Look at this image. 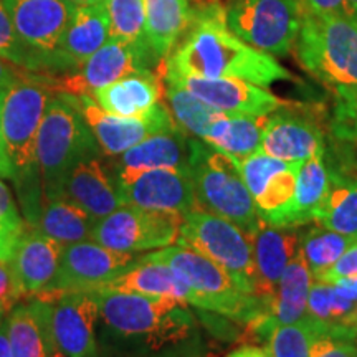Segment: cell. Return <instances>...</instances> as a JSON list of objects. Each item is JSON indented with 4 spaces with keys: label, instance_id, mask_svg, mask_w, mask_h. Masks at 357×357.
I'll return each mask as SVG.
<instances>
[{
    "label": "cell",
    "instance_id": "53",
    "mask_svg": "<svg viewBox=\"0 0 357 357\" xmlns=\"http://www.w3.org/2000/svg\"><path fill=\"white\" fill-rule=\"evenodd\" d=\"M68 2H71L77 7H83V6H95V3L106 2V0H68Z\"/></svg>",
    "mask_w": 357,
    "mask_h": 357
},
{
    "label": "cell",
    "instance_id": "47",
    "mask_svg": "<svg viewBox=\"0 0 357 357\" xmlns=\"http://www.w3.org/2000/svg\"><path fill=\"white\" fill-rule=\"evenodd\" d=\"M303 7L318 13H347L346 0H300Z\"/></svg>",
    "mask_w": 357,
    "mask_h": 357
},
{
    "label": "cell",
    "instance_id": "12",
    "mask_svg": "<svg viewBox=\"0 0 357 357\" xmlns=\"http://www.w3.org/2000/svg\"><path fill=\"white\" fill-rule=\"evenodd\" d=\"M139 257L106 248L93 240L65 245L55 278L40 294L98 291L128 271Z\"/></svg>",
    "mask_w": 357,
    "mask_h": 357
},
{
    "label": "cell",
    "instance_id": "56",
    "mask_svg": "<svg viewBox=\"0 0 357 357\" xmlns=\"http://www.w3.org/2000/svg\"><path fill=\"white\" fill-rule=\"evenodd\" d=\"M351 328H352V331L357 334V307L354 311V316H352V319H351Z\"/></svg>",
    "mask_w": 357,
    "mask_h": 357
},
{
    "label": "cell",
    "instance_id": "50",
    "mask_svg": "<svg viewBox=\"0 0 357 357\" xmlns=\"http://www.w3.org/2000/svg\"><path fill=\"white\" fill-rule=\"evenodd\" d=\"M0 95H2V89H0ZM13 176V169H12V162L8 159L6 144H3L2 139V132H0V178H10L12 181Z\"/></svg>",
    "mask_w": 357,
    "mask_h": 357
},
{
    "label": "cell",
    "instance_id": "10",
    "mask_svg": "<svg viewBox=\"0 0 357 357\" xmlns=\"http://www.w3.org/2000/svg\"><path fill=\"white\" fill-rule=\"evenodd\" d=\"M184 215L121 205L96 222L93 242L124 253H149L177 242Z\"/></svg>",
    "mask_w": 357,
    "mask_h": 357
},
{
    "label": "cell",
    "instance_id": "21",
    "mask_svg": "<svg viewBox=\"0 0 357 357\" xmlns=\"http://www.w3.org/2000/svg\"><path fill=\"white\" fill-rule=\"evenodd\" d=\"M300 227H276L263 223L261 229L252 236L253 261H255L257 298L265 311L273 300L276 287L301 247Z\"/></svg>",
    "mask_w": 357,
    "mask_h": 357
},
{
    "label": "cell",
    "instance_id": "39",
    "mask_svg": "<svg viewBox=\"0 0 357 357\" xmlns=\"http://www.w3.org/2000/svg\"><path fill=\"white\" fill-rule=\"evenodd\" d=\"M0 58L35 73H48L43 58L26 48L17 35L3 0H0Z\"/></svg>",
    "mask_w": 357,
    "mask_h": 357
},
{
    "label": "cell",
    "instance_id": "48",
    "mask_svg": "<svg viewBox=\"0 0 357 357\" xmlns=\"http://www.w3.org/2000/svg\"><path fill=\"white\" fill-rule=\"evenodd\" d=\"M43 300V298H42ZM47 301V300H45ZM43 357H66L60 347L56 346L55 339L50 331V301H47V314H45V356Z\"/></svg>",
    "mask_w": 357,
    "mask_h": 357
},
{
    "label": "cell",
    "instance_id": "44",
    "mask_svg": "<svg viewBox=\"0 0 357 357\" xmlns=\"http://www.w3.org/2000/svg\"><path fill=\"white\" fill-rule=\"evenodd\" d=\"M349 278H357V238L352 240V243L346 248L341 258L326 273L318 276L316 280L326 281V283H334V281Z\"/></svg>",
    "mask_w": 357,
    "mask_h": 357
},
{
    "label": "cell",
    "instance_id": "24",
    "mask_svg": "<svg viewBox=\"0 0 357 357\" xmlns=\"http://www.w3.org/2000/svg\"><path fill=\"white\" fill-rule=\"evenodd\" d=\"M63 245L26 227L20 235L10 265L26 296H37L55 278Z\"/></svg>",
    "mask_w": 357,
    "mask_h": 357
},
{
    "label": "cell",
    "instance_id": "28",
    "mask_svg": "<svg viewBox=\"0 0 357 357\" xmlns=\"http://www.w3.org/2000/svg\"><path fill=\"white\" fill-rule=\"evenodd\" d=\"M160 82L153 71L128 75L93 95L100 108L116 116H144L159 102Z\"/></svg>",
    "mask_w": 357,
    "mask_h": 357
},
{
    "label": "cell",
    "instance_id": "45",
    "mask_svg": "<svg viewBox=\"0 0 357 357\" xmlns=\"http://www.w3.org/2000/svg\"><path fill=\"white\" fill-rule=\"evenodd\" d=\"M30 73H32V71L22 68V66L12 63V61H7L3 60V58H0V89L12 86L13 83L20 82V79L29 77Z\"/></svg>",
    "mask_w": 357,
    "mask_h": 357
},
{
    "label": "cell",
    "instance_id": "30",
    "mask_svg": "<svg viewBox=\"0 0 357 357\" xmlns=\"http://www.w3.org/2000/svg\"><path fill=\"white\" fill-rule=\"evenodd\" d=\"M266 116L222 113L208 128L204 139L208 146L242 160L260 151Z\"/></svg>",
    "mask_w": 357,
    "mask_h": 357
},
{
    "label": "cell",
    "instance_id": "54",
    "mask_svg": "<svg viewBox=\"0 0 357 357\" xmlns=\"http://www.w3.org/2000/svg\"><path fill=\"white\" fill-rule=\"evenodd\" d=\"M347 13L357 20V0H346Z\"/></svg>",
    "mask_w": 357,
    "mask_h": 357
},
{
    "label": "cell",
    "instance_id": "15",
    "mask_svg": "<svg viewBox=\"0 0 357 357\" xmlns=\"http://www.w3.org/2000/svg\"><path fill=\"white\" fill-rule=\"evenodd\" d=\"M77 98L84 119L106 158L126 153L146 137L176 126L171 113L160 102L144 116H116L100 108L93 98Z\"/></svg>",
    "mask_w": 357,
    "mask_h": 357
},
{
    "label": "cell",
    "instance_id": "27",
    "mask_svg": "<svg viewBox=\"0 0 357 357\" xmlns=\"http://www.w3.org/2000/svg\"><path fill=\"white\" fill-rule=\"evenodd\" d=\"M194 17L189 0H146V42L159 61L176 48Z\"/></svg>",
    "mask_w": 357,
    "mask_h": 357
},
{
    "label": "cell",
    "instance_id": "18",
    "mask_svg": "<svg viewBox=\"0 0 357 357\" xmlns=\"http://www.w3.org/2000/svg\"><path fill=\"white\" fill-rule=\"evenodd\" d=\"M116 177L126 205H136L151 211L176 212L182 215L197 207L189 171L149 169Z\"/></svg>",
    "mask_w": 357,
    "mask_h": 357
},
{
    "label": "cell",
    "instance_id": "16",
    "mask_svg": "<svg viewBox=\"0 0 357 357\" xmlns=\"http://www.w3.org/2000/svg\"><path fill=\"white\" fill-rule=\"evenodd\" d=\"M162 78H169L189 89L192 95L207 102L208 106L227 114L268 116L273 111L289 105L266 88L258 86L245 79L234 78H197L182 77L169 70L159 68Z\"/></svg>",
    "mask_w": 357,
    "mask_h": 357
},
{
    "label": "cell",
    "instance_id": "4",
    "mask_svg": "<svg viewBox=\"0 0 357 357\" xmlns=\"http://www.w3.org/2000/svg\"><path fill=\"white\" fill-rule=\"evenodd\" d=\"M105 155L78 105V98L56 91L48 102L37 137V164L43 204L63 197L65 182L82 160Z\"/></svg>",
    "mask_w": 357,
    "mask_h": 357
},
{
    "label": "cell",
    "instance_id": "8",
    "mask_svg": "<svg viewBox=\"0 0 357 357\" xmlns=\"http://www.w3.org/2000/svg\"><path fill=\"white\" fill-rule=\"evenodd\" d=\"M176 243L208 258L223 268L245 293L257 296L252 238L235 223L197 205L184 215Z\"/></svg>",
    "mask_w": 357,
    "mask_h": 357
},
{
    "label": "cell",
    "instance_id": "35",
    "mask_svg": "<svg viewBox=\"0 0 357 357\" xmlns=\"http://www.w3.org/2000/svg\"><path fill=\"white\" fill-rule=\"evenodd\" d=\"M329 184V167L324 155H316L296 164V197H294L291 227H305L314 222Z\"/></svg>",
    "mask_w": 357,
    "mask_h": 357
},
{
    "label": "cell",
    "instance_id": "41",
    "mask_svg": "<svg viewBox=\"0 0 357 357\" xmlns=\"http://www.w3.org/2000/svg\"><path fill=\"white\" fill-rule=\"evenodd\" d=\"M310 357H357L354 339L319 329L312 339Z\"/></svg>",
    "mask_w": 357,
    "mask_h": 357
},
{
    "label": "cell",
    "instance_id": "52",
    "mask_svg": "<svg viewBox=\"0 0 357 357\" xmlns=\"http://www.w3.org/2000/svg\"><path fill=\"white\" fill-rule=\"evenodd\" d=\"M0 357H13L12 347H10V341H8L7 323H6V321H3V323L0 324Z\"/></svg>",
    "mask_w": 357,
    "mask_h": 357
},
{
    "label": "cell",
    "instance_id": "9",
    "mask_svg": "<svg viewBox=\"0 0 357 357\" xmlns=\"http://www.w3.org/2000/svg\"><path fill=\"white\" fill-rule=\"evenodd\" d=\"M300 0H231L227 26L245 43L271 56H288L303 22Z\"/></svg>",
    "mask_w": 357,
    "mask_h": 357
},
{
    "label": "cell",
    "instance_id": "19",
    "mask_svg": "<svg viewBox=\"0 0 357 357\" xmlns=\"http://www.w3.org/2000/svg\"><path fill=\"white\" fill-rule=\"evenodd\" d=\"M293 106L289 102L266 116L260 151L288 164L326 155L324 131L314 119Z\"/></svg>",
    "mask_w": 357,
    "mask_h": 357
},
{
    "label": "cell",
    "instance_id": "23",
    "mask_svg": "<svg viewBox=\"0 0 357 357\" xmlns=\"http://www.w3.org/2000/svg\"><path fill=\"white\" fill-rule=\"evenodd\" d=\"M189 142L190 137L176 124L171 129L146 137L126 153L108 158V164L116 176L149 169L189 171Z\"/></svg>",
    "mask_w": 357,
    "mask_h": 357
},
{
    "label": "cell",
    "instance_id": "42",
    "mask_svg": "<svg viewBox=\"0 0 357 357\" xmlns=\"http://www.w3.org/2000/svg\"><path fill=\"white\" fill-rule=\"evenodd\" d=\"M25 298L19 278L8 261H0V307L10 312Z\"/></svg>",
    "mask_w": 357,
    "mask_h": 357
},
{
    "label": "cell",
    "instance_id": "3",
    "mask_svg": "<svg viewBox=\"0 0 357 357\" xmlns=\"http://www.w3.org/2000/svg\"><path fill=\"white\" fill-rule=\"evenodd\" d=\"M53 79V75L32 71L26 78L2 89L0 95V132L12 162V182L26 227L37 223L43 208L37 137L45 111L55 93Z\"/></svg>",
    "mask_w": 357,
    "mask_h": 357
},
{
    "label": "cell",
    "instance_id": "14",
    "mask_svg": "<svg viewBox=\"0 0 357 357\" xmlns=\"http://www.w3.org/2000/svg\"><path fill=\"white\" fill-rule=\"evenodd\" d=\"M37 298L50 301L52 336L66 357H101L98 342L100 307L93 293L37 294Z\"/></svg>",
    "mask_w": 357,
    "mask_h": 357
},
{
    "label": "cell",
    "instance_id": "57",
    "mask_svg": "<svg viewBox=\"0 0 357 357\" xmlns=\"http://www.w3.org/2000/svg\"><path fill=\"white\" fill-rule=\"evenodd\" d=\"M7 314L8 312L6 311V310H2V307H0V324L3 323V321H6V318H7Z\"/></svg>",
    "mask_w": 357,
    "mask_h": 357
},
{
    "label": "cell",
    "instance_id": "11",
    "mask_svg": "<svg viewBox=\"0 0 357 357\" xmlns=\"http://www.w3.org/2000/svg\"><path fill=\"white\" fill-rule=\"evenodd\" d=\"M160 61L147 45H136L108 38L95 55L89 56L73 73L53 79V91L71 96H89L102 86L118 82L128 75L153 71Z\"/></svg>",
    "mask_w": 357,
    "mask_h": 357
},
{
    "label": "cell",
    "instance_id": "25",
    "mask_svg": "<svg viewBox=\"0 0 357 357\" xmlns=\"http://www.w3.org/2000/svg\"><path fill=\"white\" fill-rule=\"evenodd\" d=\"M102 289L172 298V300L197 306V294L181 278V275L164 263L147 261L141 257L128 271L116 276Z\"/></svg>",
    "mask_w": 357,
    "mask_h": 357
},
{
    "label": "cell",
    "instance_id": "33",
    "mask_svg": "<svg viewBox=\"0 0 357 357\" xmlns=\"http://www.w3.org/2000/svg\"><path fill=\"white\" fill-rule=\"evenodd\" d=\"M248 328L263 341L270 357H310L312 339L324 329L310 318L293 324H276L266 316L253 321Z\"/></svg>",
    "mask_w": 357,
    "mask_h": 357
},
{
    "label": "cell",
    "instance_id": "7",
    "mask_svg": "<svg viewBox=\"0 0 357 357\" xmlns=\"http://www.w3.org/2000/svg\"><path fill=\"white\" fill-rule=\"evenodd\" d=\"M142 260L159 261L171 266L197 294V306L243 324H252L266 314L265 306L253 294L245 293L223 268L184 245L141 255Z\"/></svg>",
    "mask_w": 357,
    "mask_h": 357
},
{
    "label": "cell",
    "instance_id": "49",
    "mask_svg": "<svg viewBox=\"0 0 357 357\" xmlns=\"http://www.w3.org/2000/svg\"><path fill=\"white\" fill-rule=\"evenodd\" d=\"M227 357H270V356H268L265 347H260L255 344H245V346L236 347V349L231 351Z\"/></svg>",
    "mask_w": 357,
    "mask_h": 357
},
{
    "label": "cell",
    "instance_id": "1",
    "mask_svg": "<svg viewBox=\"0 0 357 357\" xmlns=\"http://www.w3.org/2000/svg\"><path fill=\"white\" fill-rule=\"evenodd\" d=\"M100 307V349L131 357H154L181 349L197 334L187 303L136 293L91 291Z\"/></svg>",
    "mask_w": 357,
    "mask_h": 357
},
{
    "label": "cell",
    "instance_id": "40",
    "mask_svg": "<svg viewBox=\"0 0 357 357\" xmlns=\"http://www.w3.org/2000/svg\"><path fill=\"white\" fill-rule=\"evenodd\" d=\"M331 131L341 142L357 146V88L334 93Z\"/></svg>",
    "mask_w": 357,
    "mask_h": 357
},
{
    "label": "cell",
    "instance_id": "13",
    "mask_svg": "<svg viewBox=\"0 0 357 357\" xmlns=\"http://www.w3.org/2000/svg\"><path fill=\"white\" fill-rule=\"evenodd\" d=\"M238 162L261 220L268 225L291 227L296 164L283 162L261 151Z\"/></svg>",
    "mask_w": 357,
    "mask_h": 357
},
{
    "label": "cell",
    "instance_id": "5",
    "mask_svg": "<svg viewBox=\"0 0 357 357\" xmlns=\"http://www.w3.org/2000/svg\"><path fill=\"white\" fill-rule=\"evenodd\" d=\"M294 50L303 68L334 93L357 88V20L349 13L305 8Z\"/></svg>",
    "mask_w": 357,
    "mask_h": 357
},
{
    "label": "cell",
    "instance_id": "26",
    "mask_svg": "<svg viewBox=\"0 0 357 357\" xmlns=\"http://www.w3.org/2000/svg\"><path fill=\"white\" fill-rule=\"evenodd\" d=\"M329 167V184L314 222L337 234L357 238V174L344 166Z\"/></svg>",
    "mask_w": 357,
    "mask_h": 357
},
{
    "label": "cell",
    "instance_id": "2",
    "mask_svg": "<svg viewBox=\"0 0 357 357\" xmlns=\"http://www.w3.org/2000/svg\"><path fill=\"white\" fill-rule=\"evenodd\" d=\"M159 68L182 77L245 79L263 88L294 78L275 56L236 37L227 26L225 8L217 3L195 10L184 40L160 61Z\"/></svg>",
    "mask_w": 357,
    "mask_h": 357
},
{
    "label": "cell",
    "instance_id": "58",
    "mask_svg": "<svg viewBox=\"0 0 357 357\" xmlns=\"http://www.w3.org/2000/svg\"><path fill=\"white\" fill-rule=\"evenodd\" d=\"M354 341H356V344H357V336H356V339H354Z\"/></svg>",
    "mask_w": 357,
    "mask_h": 357
},
{
    "label": "cell",
    "instance_id": "51",
    "mask_svg": "<svg viewBox=\"0 0 357 357\" xmlns=\"http://www.w3.org/2000/svg\"><path fill=\"white\" fill-rule=\"evenodd\" d=\"M333 284L341 289L344 296L349 298V300L357 303V278H349V280H339L334 281Z\"/></svg>",
    "mask_w": 357,
    "mask_h": 357
},
{
    "label": "cell",
    "instance_id": "29",
    "mask_svg": "<svg viewBox=\"0 0 357 357\" xmlns=\"http://www.w3.org/2000/svg\"><path fill=\"white\" fill-rule=\"evenodd\" d=\"M312 281L314 278L300 247L281 276L273 300L266 310V318L276 324H293L306 319L307 296Z\"/></svg>",
    "mask_w": 357,
    "mask_h": 357
},
{
    "label": "cell",
    "instance_id": "46",
    "mask_svg": "<svg viewBox=\"0 0 357 357\" xmlns=\"http://www.w3.org/2000/svg\"><path fill=\"white\" fill-rule=\"evenodd\" d=\"M22 234H24V231L8 230L0 227V261H12L13 253H15L17 243H19Z\"/></svg>",
    "mask_w": 357,
    "mask_h": 357
},
{
    "label": "cell",
    "instance_id": "31",
    "mask_svg": "<svg viewBox=\"0 0 357 357\" xmlns=\"http://www.w3.org/2000/svg\"><path fill=\"white\" fill-rule=\"evenodd\" d=\"M98 218L66 199L45 202L40 217L32 229L50 236L60 245H71L93 240Z\"/></svg>",
    "mask_w": 357,
    "mask_h": 357
},
{
    "label": "cell",
    "instance_id": "22",
    "mask_svg": "<svg viewBox=\"0 0 357 357\" xmlns=\"http://www.w3.org/2000/svg\"><path fill=\"white\" fill-rule=\"evenodd\" d=\"M61 199L78 205L98 220L124 205L118 177L105 155L82 160L66 178Z\"/></svg>",
    "mask_w": 357,
    "mask_h": 357
},
{
    "label": "cell",
    "instance_id": "34",
    "mask_svg": "<svg viewBox=\"0 0 357 357\" xmlns=\"http://www.w3.org/2000/svg\"><path fill=\"white\" fill-rule=\"evenodd\" d=\"M356 307L357 303L344 296L336 284L321 280L312 281L307 296L306 318L323 326L324 329L356 339L357 334L351 328Z\"/></svg>",
    "mask_w": 357,
    "mask_h": 357
},
{
    "label": "cell",
    "instance_id": "38",
    "mask_svg": "<svg viewBox=\"0 0 357 357\" xmlns=\"http://www.w3.org/2000/svg\"><path fill=\"white\" fill-rule=\"evenodd\" d=\"M109 13V38L147 45L146 0H106Z\"/></svg>",
    "mask_w": 357,
    "mask_h": 357
},
{
    "label": "cell",
    "instance_id": "55",
    "mask_svg": "<svg viewBox=\"0 0 357 357\" xmlns=\"http://www.w3.org/2000/svg\"><path fill=\"white\" fill-rule=\"evenodd\" d=\"M176 351H177V349H176ZM176 351L164 352V354H159V356H154V357H199V356H190V354H177Z\"/></svg>",
    "mask_w": 357,
    "mask_h": 357
},
{
    "label": "cell",
    "instance_id": "6",
    "mask_svg": "<svg viewBox=\"0 0 357 357\" xmlns=\"http://www.w3.org/2000/svg\"><path fill=\"white\" fill-rule=\"evenodd\" d=\"M189 174L200 208L235 223L250 238L261 229L265 222L235 158L195 137L189 142Z\"/></svg>",
    "mask_w": 357,
    "mask_h": 357
},
{
    "label": "cell",
    "instance_id": "20",
    "mask_svg": "<svg viewBox=\"0 0 357 357\" xmlns=\"http://www.w3.org/2000/svg\"><path fill=\"white\" fill-rule=\"evenodd\" d=\"M109 38V13L106 2L75 8L63 37L52 55L53 73H73Z\"/></svg>",
    "mask_w": 357,
    "mask_h": 357
},
{
    "label": "cell",
    "instance_id": "43",
    "mask_svg": "<svg viewBox=\"0 0 357 357\" xmlns=\"http://www.w3.org/2000/svg\"><path fill=\"white\" fill-rule=\"evenodd\" d=\"M0 227L8 230L24 231L26 223L19 212V205L13 199L10 187L0 178Z\"/></svg>",
    "mask_w": 357,
    "mask_h": 357
},
{
    "label": "cell",
    "instance_id": "32",
    "mask_svg": "<svg viewBox=\"0 0 357 357\" xmlns=\"http://www.w3.org/2000/svg\"><path fill=\"white\" fill-rule=\"evenodd\" d=\"M45 314L47 301L37 296L12 307L6 323L13 357L45 356Z\"/></svg>",
    "mask_w": 357,
    "mask_h": 357
},
{
    "label": "cell",
    "instance_id": "17",
    "mask_svg": "<svg viewBox=\"0 0 357 357\" xmlns=\"http://www.w3.org/2000/svg\"><path fill=\"white\" fill-rule=\"evenodd\" d=\"M3 3L17 35L26 48L43 58L52 75V55L77 6L68 0H3Z\"/></svg>",
    "mask_w": 357,
    "mask_h": 357
},
{
    "label": "cell",
    "instance_id": "36",
    "mask_svg": "<svg viewBox=\"0 0 357 357\" xmlns=\"http://www.w3.org/2000/svg\"><path fill=\"white\" fill-rule=\"evenodd\" d=\"M166 83V98L171 106L172 119L178 128L185 134L204 139L208 128L215 121L222 111H218L207 102L199 100L197 96L192 95L189 89H185L181 84L169 78H162Z\"/></svg>",
    "mask_w": 357,
    "mask_h": 357
},
{
    "label": "cell",
    "instance_id": "37",
    "mask_svg": "<svg viewBox=\"0 0 357 357\" xmlns=\"http://www.w3.org/2000/svg\"><path fill=\"white\" fill-rule=\"evenodd\" d=\"M351 243L352 238L349 236L326 229L319 223L301 230V252L306 258L312 278L316 280L326 273L341 258Z\"/></svg>",
    "mask_w": 357,
    "mask_h": 357
}]
</instances>
